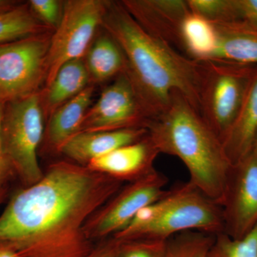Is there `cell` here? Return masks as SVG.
I'll return each instance as SVG.
<instances>
[{"mask_svg":"<svg viewBox=\"0 0 257 257\" xmlns=\"http://www.w3.org/2000/svg\"><path fill=\"white\" fill-rule=\"evenodd\" d=\"M122 183L85 166L54 164L11 198L0 215V243L23 257H94L86 221Z\"/></svg>","mask_w":257,"mask_h":257,"instance_id":"1","label":"cell"},{"mask_svg":"<svg viewBox=\"0 0 257 257\" xmlns=\"http://www.w3.org/2000/svg\"><path fill=\"white\" fill-rule=\"evenodd\" d=\"M102 29L119 44L131 79L150 120L165 110L177 91L199 109L203 62L145 32L121 5L111 1Z\"/></svg>","mask_w":257,"mask_h":257,"instance_id":"2","label":"cell"},{"mask_svg":"<svg viewBox=\"0 0 257 257\" xmlns=\"http://www.w3.org/2000/svg\"><path fill=\"white\" fill-rule=\"evenodd\" d=\"M145 128L160 154L182 161L189 182L221 206L231 165L221 140L188 99L175 91L167 107Z\"/></svg>","mask_w":257,"mask_h":257,"instance_id":"3","label":"cell"},{"mask_svg":"<svg viewBox=\"0 0 257 257\" xmlns=\"http://www.w3.org/2000/svg\"><path fill=\"white\" fill-rule=\"evenodd\" d=\"M145 215L147 224L127 241H167L188 231L214 235L224 231L221 206L189 182L167 190L163 197L145 207Z\"/></svg>","mask_w":257,"mask_h":257,"instance_id":"4","label":"cell"},{"mask_svg":"<svg viewBox=\"0 0 257 257\" xmlns=\"http://www.w3.org/2000/svg\"><path fill=\"white\" fill-rule=\"evenodd\" d=\"M44 118L39 92L5 104L1 124L3 146L14 174L26 187L44 176L37 160L45 131Z\"/></svg>","mask_w":257,"mask_h":257,"instance_id":"5","label":"cell"},{"mask_svg":"<svg viewBox=\"0 0 257 257\" xmlns=\"http://www.w3.org/2000/svg\"><path fill=\"white\" fill-rule=\"evenodd\" d=\"M202 62L199 111L222 143L239 111L256 65L220 60Z\"/></svg>","mask_w":257,"mask_h":257,"instance_id":"6","label":"cell"},{"mask_svg":"<svg viewBox=\"0 0 257 257\" xmlns=\"http://www.w3.org/2000/svg\"><path fill=\"white\" fill-rule=\"evenodd\" d=\"M110 3L106 0L64 2L62 20L51 36L45 87L64 64L84 58L96 32L102 28Z\"/></svg>","mask_w":257,"mask_h":257,"instance_id":"7","label":"cell"},{"mask_svg":"<svg viewBox=\"0 0 257 257\" xmlns=\"http://www.w3.org/2000/svg\"><path fill=\"white\" fill-rule=\"evenodd\" d=\"M53 32L0 44V100H17L39 92L47 74Z\"/></svg>","mask_w":257,"mask_h":257,"instance_id":"8","label":"cell"},{"mask_svg":"<svg viewBox=\"0 0 257 257\" xmlns=\"http://www.w3.org/2000/svg\"><path fill=\"white\" fill-rule=\"evenodd\" d=\"M224 232L241 239L257 225V145L230 169L221 204Z\"/></svg>","mask_w":257,"mask_h":257,"instance_id":"9","label":"cell"},{"mask_svg":"<svg viewBox=\"0 0 257 257\" xmlns=\"http://www.w3.org/2000/svg\"><path fill=\"white\" fill-rule=\"evenodd\" d=\"M149 121L133 82L124 72L104 88L88 109L81 133L145 128Z\"/></svg>","mask_w":257,"mask_h":257,"instance_id":"10","label":"cell"},{"mask_svg":"<svg viewBox=\"0 0 257 257\" xmlns=\"http://www.w3.org/2000/svg\"><path fill=\"white\" fill-rule=\"evenodd\" d=\"M167 177L156 170L121 188L93 223L89 237L117 234L124 229L140 209L165 195Z\"/></svg>","mask_w":257,"mask_h":257,"instance_id":"11","label":"cell"},{"mask_svg":"<svg viewBox=\"0 0 257 257\" xmlns=\"http://www.w3.org/2000/svg\"><path fill=\"white\" fill-rule=\"evenodd\" d=\"M121 3L145 32L182 50L181 30L191 13L187 1L123 0Z\"/></svg>","mask_w":257,"mask_h":257,"instance_id":"12","label":"cell"},{"mask_svg":"<svg viewBox=\"0 0 257 257\" xmlns=\"http://www.w3.org/2000/svg\"><path fill=\"white\" fill-rule=\"evenodd\" d=\"M159 152L148 137L91 161L87 167L120 180H136L155 170Z\"/></svg>","mask_w":257,"mask_h":257,"instance_id":"13","label":"cell"},{"mask_svg":"<svg viewBox=\"0 0 257 257\" xmlns=\"http://www.w3.org/2000/svg\"><path fill=\"white\" fill-rule=\"evenodd\" d=\"M147 135V130L144 127L82 132L67 142L59 152L78 165L87 166L91 161L104 156L119 147L140 141Z\"/></svg>","mask_w":257,"mask_h":257,"instance_id":"14","label":"cell"},{"mask_svg":"<svg viewBox=\"0 0 257 257\" xmlns=\"http://www.w3.org/2000/svg\"><path fill=\"white\" fill-rule=\"evenodd\" d=\"M257 141V65L239 111L222 140L231 165L242 160Z\"/></svg>","mask_w":257,"mask_h":257,"instance_id":"15","label":"cell"},{"mask_svg":"<svg viewBox=\"0 0 257 257\" xmlns=\"http://www.w3.org/2000/svg\"><path fill=\"white\" fill-rule=\"evenodd\" d=\"M212 25L216 46L210 60L257 65L256 30L241 20Z\"/></svg>","mask_w":257,"mask_h":257,"instance_id":"16","label":"cell"},{"mask_svg":"<svg viewBox=\"0 0 257 257\" xmlns=\"http://www.w3.org/2000/svg\"><path fill=\"white\" fill-rule=\"evenodd\" d=\"M93 94L94 85L90 84L50 115L45 133L50 150L60 152L67 142L81 133L84 116L92 104Z\"/></svg>","mask_w":257,"mask_h":257,"instance_id":"17","label":"cell"},{"mask_svg":"<svg viewBox=\"0 0 257 257\" xmlns=\"http://www.w3.org/2000/svg\"><path fill=\"white\" fill-rule=\"evenodd\" d=\"M90 84L84 59L64 64L50 84L39 92L44 116L48 119L54 111L78 95Z\"/></svg>","mask_w":257,"mask_h":257,"instance_id":"18","label":"cell"},{"mask_svg":"<svg viewBox=\"0 0 257 257\" xmlns=\"http://www.w3.org/2000/svg\"><path fill=\"white\" fill-rule=\"evenodd\" d=\"M104 31L95 37L83 58L91 84L115 79L126 70L124 52L116 40Z\"/></svg>","mask_w":257,"mask_h":257,"instance_id":"19","label":"cell"},{"mask_svg":"<svg viewBox=\"0 0 257 257\" xmlns=\"http://www.w3.org/2000/svg\"><path fill=\"white\" fill-rule=\"evenodd\" d=\"M182 50L193 60H210L216 46L215 29L205 19L191 12L181 30Z\"/></svg>","mask_w":257,"mask_h":257,"instance_id":"20","label":"cell"},{"mask_svg":"<svg viewBox=\"0 0 257 257\" xmlns=\"http://www.w3.org/2000/svg\"><path fill=\"white\" fill-rule=\"evenodd\" d=\"M54 32L32 15L28 3L0 13V44Z\"/></svg>","mask_w":257,"mask_h":257,"instance_id":"21","label":"cell"},{"mask_svg":"<svg viewBox=\"0 0 257 257\" xmlns=\"http://www.w3.org/2000/svg\"><path fill=\"white\" fill-rule=\"evenodd\" d=\"M215 235L198 231L179 233L167 241L165 257H206Z\"/></svg>","mask_w":257,"mask_h":257,"instance_id":"22","label":"cell"},{"mask_svg":"<svg viewBox=\"0 0 257 257\" xmlns=\"http://www.w3.org/2000/svg\"><path fill=\"white\" fill-rule=\"evenodd\" d=\"M206 257H257V225L241 239L224 231L216 234Z\"/></svg>","mask_w":257,"mask_h":257,"instance_id":"23","label":"cell"},{"mask_svg":"<svg viewBox=\"0 0 257 257\" xmlns=\"http://www.w3.org/2000/svg\"><path fill=\"white\" fill-rule=\"evenodd\" d=\"M187 3L192 13L202 17L209 23L238 20L234 0H187Z\"/></svg>","mask_w":257,"mask_h":257,"instance_id":"24","label":"cell"},{"mask_svg":"<svg viewBox=\"0 0 257 257\" xmlns=\"http://www.w3.org/2000/svg\"><path fill=\"white\" fill-rule=\"evenodd\" d=\"M167 241L156 239L121 241L116 257H165Z\"/></svg>","mask_w":257,"mask_h":257,"instance_id":"25","label":"cell"},{"mask_svg":"<svg viewBox=\"0 0 257 257\" xmlns=\"http://www.w3.org/2000/svg\"><path fill=\"white\" fill-rule=\"evenodd\" d=\"M28 5L32 15L37 20L55 31L62 20L64 2L58 0H30Z\"/></svg>","mask_w":257,"mask_h":257,"instance_id":"26","label":"cell"},{"mask_svg":"<svg viewBox=\"0 0 257 257\" xmlns=\"http://www.w3.org/2000/svg\"><path fill=\"white\" fill-rule=\"evenodd\" d=\"M237 20L257 30V0H234Z\"/></svg>","mask_w":257,"mask_h":257,"instance_id":"27","label":"cell"},{"mask_svg":"<svg viewBox=\"0 0 257 257\" xmlns=\"http://www.w3.org/2000/svg\"><path fill=\"white\" fill-rule=\"evenodd\" d=\"M4 106L5 104L0 106V191L5 189V184L8 182L10 176L14 174L9 160L5 153L3 139H2L1 124Z\"/></svg>","mask_w":257,"mask_h":257,"instance_id":"28","label":"cell"},{"mask_svg":"<svg viewBox=\"0 0 257 257\" xmlns=\"http://www.w3.org/2000/svg\"><path fill=\"white\" fill-rule=\"evenodd\" d=\"M121 241L114 239L109 244L97 251L94 257H116L120 246Z\"/></svg>","mask_w":257,"mask_h":257,"instance_id":"29","label":"cell"},{"mask_svg":"<svg viewBox=\"0 0 257 257\" xmlns=\"http://www.w3.org/2000/svg\"><path fill=\"white\" fill-rule=\"evenodd\" d=\"M0 257H23V256L9 245L0 243Z\"/></svg>","mask_w":257,"mask_h":257,"instance_id":"30","label":"cell"},{"mask_svg":"<svg viewBox=\"0 0 257 257\" xmlns=\"http://www.w3.org/2000/svg\"><path fill=\"white\" fill-rule=\"evenodd\" d=\"M17 3L18 2L10 1V0H0V13L14 9L19 5Z\"/></svg>","mask_w":257,"mask_h":257,"instance_id":"31","label":"cell"},{"mask_svg":"<svg viewBox=\"0 0 257 257\" xmlns=\"http://www.w3.org/2000/svg\"><path fill=\"white\" fill-rule=\"evenodd\" d=\"M5 194H6V191L5 189L3 190L0 191V204L3 202V199H4Z\"/></svg>","mask_w":257,"mask_h":257,"instance_id":"32","label":"cell"},{"mask_svg":"<svg viewBox=\"0 0 257 257\" xmlns=\"http://www.w3.org/2000/svg\"><path fill=\"white\" fill-rule=\"evenodd\" d=\"M3 104H5V103H3V101L0 100V106L3 105Z\"/></svg>","mask_w":257,"mask_h":257,"instance_id":"33","label":"cell"},{"mask_svg":"<svg viewBox=\"0 0 257 257\" xmlns=\"http://www.w3.org/2000/svg\"><path fill=\"white\" fill-rule=\"evenodd\" d=\"M256 145H257V141H256Z\"/></svg>","mask_w":257,"mask_h":257,"instance_id":"34","label":"cell"}]
</instances>
